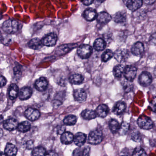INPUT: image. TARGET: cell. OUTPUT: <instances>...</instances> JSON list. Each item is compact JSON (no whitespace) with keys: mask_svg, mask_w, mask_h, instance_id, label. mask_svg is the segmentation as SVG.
Listing matches in <instances>:
<instances>
[{"mask_svg":"<svg viewBox=\"0 0 156 156\" xmlns=\"http://www.w3.org/2000/svg\"><path fill=\"white\" fill-rule=\"evenodd\" d=\"M19 23L14 20H9L4 22L2 24L3 31L8 34H14L18 31Z\"/></svg>","mask_w":156,"mask_h":156,"instance_id":"obj_1","label":"cell"},{"mask_svg":"<svg viewBox=\"0 0 156 156\" xmlns=\"http://www.w3.org/2000/svg\"><path fill=\"white\" fill-rule=\"evenodd\" d=\"M103 133L99 129L92 130L89 133L88 137V143L92 145H98L102 142Z\"/></svg>","mask_w":156,"mask_h":156,"instance_id":"obj_2","label":"cell"},{"mask_svg":"<svg viewBox=\"0 0 156 156\" xmlns=\"http://www.w3.org/2000/svg\"><path fill=\"white\" fill-rule=\"evenodd\" d=\"M92 53L93 48L89 44H82L77 50V55L83 59H86L90 57Z\"/></svg>","mask_w":156,"mask_h":156,"instance_id":"obj_3","label":"cell"},{"mask_svg":"<svg viewBox=\"0 0 156 156\" xmlns=\"http://www.w3.org/2000/svg\"><path fill=\"white\" fill-rule=\"evenodd\" d=\"M137 124L140 128L148 130L153 127V123L151 119L146 115H141L137 120Z\"/></svg>","mask_w":156,"mask_h":156,"instance_id":"obj_4","label":"cell"},{"mask_svg":"<svg viewBox=\"0 0 156 156\" xmlns=\"http://www.w3.org/2000/svg\"><path fill=\"white\" fill-rule=\"evenodd\" d=\"M137 72V70L136 66L131 65L127 66L125 67L123 75L126 80L131 82L136 78Z\"/></svg>","mask_w":156,"mask_h":156,"instance_id":"obj_5","label":"cell"},{"mask_svg":"<svg viewBox=\"0 0 156 156\" xmlns=\"http://www.w3.org/2000/svg\"><path fill=\"white\" fill-rule=\"evenodd\" d=\"M57 41V35L53 33L47 34L41 40L43 45L48 46V47H52L55 46L56 44Z\"/></svg>","mask_w":156,"mask_h":156,"instance_id":"obj_6","label":"cell"},{"mask_svg":"<svg viewBox=\"0 0 156 156\" xmlns=\"http://www.w3.org/2000/svg\"><path fill=\"white\" fill-rule=\"evenodd\" d=\"M78 46L77 44H69L60 45L57 47L55 51V53L58 55H64L69 52Z\"/></svg>","mask_w":156,"mask_h":156,"instance_id":"obj_7","label":"cell"},{"mask_svg":"<svg viewBox=\"0 0 156 156\" xmlns=\"http://www.w3.org/2000/svg\"><path fill=\"white\" fill-rule=\"evenodd\" d=\"M114 57L119 62H124L129 57V52L127 49H118L115 52Z\"/></svg>","mask_w":156,"mask_h":156,"instance_id":"obj_8","label":"cell"},{"mask_svg":"<svg viewBox=\"0 0 156 156\" xmlns=\"http://www.w3.org/2000/svg\"><path fill=\"white\" fill-rule=\"evenodd\" d=\"M138 81L140 85L144 87L148 86L152 82V76L148 72L144 71L139 76Z\"/></svg>","mask_w":156,"mask_h":156,"instance_id":"obj_9","label":"cell"},{"mask_svg":"<svg viewBox=\"0 0 156 156\" xmlns=\"http://www.w3.org/2000/svg\"><path fill=\"white\" fill-rule=\"evenodd\" d=\"M25 117L27 119L31 121H34L38 119L41 116L40 111L35 108H27L25 112Z\"/></svg>","mask_w":156,"mask_h":156,"instance_id":"obj_10","label":"cell"},{"mask_svg":"<svg viewBox=\"0 0 156 156\" xmlns=\"http://www.w3.org/2000/svg\"><path fill=\"white\" fill-rule=\"evenodd\" d=\"M126 6L131 11H136L141 8L143 4V2L140 0H130L124 1Z\"/></svg>","mask_w":156,"mask_h":156,"instance_id":"obj_11","label":"cell"},{"mask_svg":"<svg viewBox=\"0 0 156 156\" xmlns=\"http://www.w3.org/2000/svg\"><path fill=\"white\" fill-rule=\"evenodd\" d=\"M73 95L75 100L79 103L85 102L87 98L86 92L83 89H76L74 91Z\"/></svg>","mask_w":156,"mask_h":156,"instance_id":"obj_12","label":"cell"},{"mask_svg":"<svg viewBox=\"0 0 156 156\" xmlns=\"http://www.w3.org/2000/svg\"><path fill=\"white\" fill-rule=\"evenodd\" d=\"M48 83L47 79L44 77L38 78L34 83V87L38 91L43 92L47 89Z\"/></svg>","mask_w":156,"mask_h":156,"instance_id":"obj_13","label":"cell"},{"mask_svg":"<svg viewBox=\"0 0 156 156\" xmlns=\"http://www.w3.org/2000/svg\"><path fill=\"white\" fill-rule=\"evenodd\" d=\"M19 123L18 120L14 118H9L3 122V127L9 131H12L18 127Z\"/></svg>","mask_w":156,"mask_h":156,"instance_id":"obj_14","label":"cell"},{"mask_svg":"<svg viewBox=\"0 0 156 156\" xmlns=\"http://www.w3.org/2000/svg\"><path fill=\"white\" fill-rule=\"evenodd\" d=\"M33 94L32 88L29 87H24L20 90L19 97L21 100H25L30 98Z\"/></svg>","mask_w":156,"mask_h":156,"instance_id":"obj_15","label":"cell"},{"mask_svg":"<svg viewBox=\"0 0 156 156\" xmlns=\"http://www.w3.org/2000/svg\"><path fill=\"white\" fill-rule=\"evenodd\" d=\"M112 18L110 14L106 12H99L98 14L97 20L98 23L100 24H107L108 22L111 21Z\"/></svg>","mask_w":156,"mask_h":156,"instance_id":"obj_16","label":"cell"},{"mask_svg":"<svg viewBox=\"0 0 156 156\" xmlns=\"http://www.w3.org/2000/svg\"><path fill=\"white\" fill-rule=\"evenodd\" d=\"M131 51L134 55L140 56L144 51V44L140 42L136 43L132 46Z\"/></svg>","mask_w":156,"mask_h":156,"instance_id":"obj_17","label":"cell"},{"mask_svg":"<svg viewBox=\"0 0 156 156\" xmlns=\"http://www.w3.org/2000/svg\"><path fill=\"white\" fill-rule=\"evenodd\" d=\"M86 140V135L82 132H78L75 135L73 141L76 145L80 147L85 144Z\"/></svg>","mask_w":156,"mask_h":156,"instance_id":"obj_18","label":"cell"},{"mask_svg":"<svg viewBox=\"0 0 156 156\" xmlns=\"http://www.w3.org/2000/svg\"><path fill=\"white\" fill-rule=\"evenodd\" d=\"M90 150L89 146L77 148L73 151V156H90Z\"/></svg>","mask_w":156,"mask_h":156,"instance_id":"obj_19","label":"cell"},{"mask_svg":"<svg viewBox=\"0 0 156 156\" xmlns=\"http://www.w3.org/2000/svg\"><path fill=\"white\" fill-rule=\"evenodd\" d=\"M84 17L88 21H93L97 18L98 14L95 10L92 8H88L85 10Z\"/></svg>","mask_w":156,"mask_h":156,"instance_id":"obj_20","label":"cell"},{"mask_svg":"<svg viewBox=\"0 0 156 156\" xmlns=\"http://www.w3.org/2000/svg\"><path fill=\"white\" fill-rule=\"evenodd\" d=\"M95 111L98 116L105 118L107 116L109 112V108L106 105L101 104L98 107Z\"/></svg>","mask_w":156,"mask_h":156,"instance_id":"obj_21","label":"cell"},{"mask_svg":"<svg viewBox=\"0 0 156 156\" xmlns=\"http://www.w3.org/2000/svg\"><path fill=\"white\" fill-rule=\"evenodd\" d=\"M69 80V82L72 84L79 85L83 83L84 78L80 74H74L70 76Z\"/></svg>","mask_w":156,"mask_h":156,"instance_id":"obj_22","label":"cell"},{"mask_svg":"<svg viewBox=\"0 0 156 156\" xmlns=\"http://www.w3.org/2000/svg\"><path fill=\"white\" fill-rule=\"evenodd\" d=\"M81 116L84 119L91 120L96 118L97 116V115L96 113V111L92 109H86L82 111Z\"/></svg>","mask_w":156,"mask_h":156,"instance_id":"obj_23","label":"cell"},{"mask_svg":"<svg viewBox=\"0 0 156 156\" xmlns=\"http://www.w3.org/2000/svg\"><path fill=\"white\" fill-rule=\"evenodd\" d=\"M74 136L70 132H65L61 137V142L65 145H69L73 141Z\"/></svg>","mask_w":156,"mask_h":156,"instance_id":"obj_24","label":"cell"},{"mask_svg":"<svg viewBox=\"0 0 156 156\" xmlns=\"http://www.w3.org/2000/svg\"><path fill=\"white\" fill-rule=\"evenodd\" d=\"M19 88L15 84H12L9 88V95L10 99L12 100L16 99L19 94Z\"/></svg>","mask_w":156,"mask_h":156,"instance_id":"obj_25","label":"cell"},{"mask_svg":"<svg viewBox=\"0 0 156 156\" xmlns=\"http://www.w3.org/2000/svg\"><path fill=\"white\" fill-rule=\"evenodd\" d=\"M126 104L123 101H119L116 103L113 108V112L116 115H120L126 110Z\"/></svg>","mask_w":156,"mask_h":156,"instance_id":"obj_26","label":"cell"},{"mask_svg":"<svg viewBox=\"0 0 156 156\" xmlns=\"http://www.w3.org/2000/svg\"><path fill=\"white\" fill-rule=\"evenodd\" d=\"M18 152V149L12 143H8L5 149V153L8 156H16Z\"/></svg>","mask_w":156,"mask_h":156,"instance_id":"obj_27","label":"cell"},{"mask_svg":"<svg viewBox=\"0 0 156 156\" xmlns=\"http://www.w3.org/2000/svg\"><path fill=\"white\" fill-rule=\"evenodd\" d=\"M43 46L41 41L39 38H35L32 39L28 43V46L33 50H40Z\"/></svg>","mask_w":156,"mask_h":156,"instance_id":"obj_28","label":"cell"},{"mask_svg":"<svg viewBox=\"0 0 156 156\" xmlns=\"http://www.w3.org/2000/svg\"><path fill=\"white\" fill-rule=\"evenodd\" d=\"M127 15L124 11H119L116 13L114 17V20L118 23H123L126 21Z\"/></svg>","mask_w":156,"mask_h":156,"instance_id":"obj_29","label":"cell"},{"mask_svg":"<svg viewBox=\"0 0 156 156\" xmlns=\"http://www.w3.org/2000/svg\"><path fill=\"white\" fill-rule=\"evenodd\" d=\"M106 46V43L102 38H98L94 43V48L96 51H100L105 50Z\"/></svg>","mask_w":156,"mask_h":156,"instance_id":"obj_30","label":"cell"},{"mask_svg":"<svg viewBox=\"0 0 156 156\" xmlns=\"http://www.w3.org/2000/svg\"><path fill=\"white\" fill-rule=\"evenodd\" d=\"M31 128V125L29 121H24L21 122L18 125L17 129L20 132L25 133L28 132Z\"/></svg>","mask_w":156,"mask_h":156,"instance_id":"obj_31","label":"cell"},{"mask_svg":"<svg viewBox=\"0 0 156 156\" xmlns=\"http://www.w3.org/2000/svg\"><path fill=\"white\" fill-rule=\"evenodd\" d=\"M125 67L122 65H118L114 67L113 73L114 76L117 78H120L124 75Z\"/></svg>","mask_w":156,"mask_h":156,"instance_id":"obj_32","label":"cell"},{"mask_svg":"<svg viewBox=\"0 0 156 156\" xmlns=\"http://www.w3.org/2000/svg\"><path fill=\"white\" fill-rule=\"evenodd\" d=\"M108 126H109V129L112 133L115 134V133H116L117 132H119L120 125L117 120L115 119H111L110 122H109Z\"/></svg>","mask_w":156,"mask_h":156,"instance_id":"obj_33","label":"cell"},{"mask_svg":"<svg viewBox=\"0 0 156 156\" xmlns=\"http://www.w3.org/2000/svg\"><path fill=\"white\" fill-rule=\"evenodd\" d=\"M46 149L42 146H38L34 148L32 152V156H45Z\"/></svg>","mask_w":156,"mask_h":156,"instance_id":"obj_34","label":"cell"},{"mask_svg":"<svg viewBox=\"0 0 156 156\" xmlns=\"http://www.w3.org/2000/svg\"><path fill=\"white\" fill-rule=\"evenodd\" d=\"M77 118L74 115H69L65 118L63 120L64 124L66 126H73L76 123Z\"/></svg>","mask_w":156,"mask_h":156,"instance_id":"obj_35","label":"cell"},{"mask_svg":"<svg viewBox=\"0 0 156 156\" xmlns=\"http://www.w3.org/2000/svg\"><path fill=\"white\" fill-rule=\"evenodd\" d=\"M114 55V54L112 51L109 49H108V50H106L102 54V56H101L102 61L104 62H106L110 60Z\"/></svg>","mask_w":156,"mask_h":156,"instance_id":"obj_36","label":"cell"},{"mask_svg":"<svg viewBox=\"0 0 156 156\" xmlns=\"http://www.w3.org/2000/svg\"><path fill=\"white\" fill-rule=\"evenodd\" d=\"M129 123L126 122H122L120 126L119 133L120 135H125L129 130Z\"/></svg>","mask_w":156,"mask_h":156,"instance_id":"obj_37","label":"cell"},{"mask_svg":"<svg viewBox=\"0 0 156 156\" xmlns=\"http://www.w3.org/2000/svg\"><path fill=\"white\" fill-rule=\"evenodd\" d=\"M133 156H148L144 149L140 147H136L133 153Z\"/></svg>","mask_w":156,"mask_h":156,"instance_id":"obj_38","label":"cell"},{"mask_svg":"<svg viewBox=\"0 0 156 156\" xmlns=\"http://www.w3.org/2000/svg\"><path fill=\"white\" fill-rule=\"evenodd\" d=\"M123 89L126 93H129L133 90V85L131 82L126 80V81L124 82L123 83Z\"/></svg>","mask_w":156,"mask_h":156,"instance_id":"obj_39","label":"cell"},{"mask_svg":"<svg viewBox=\"0 0 156 156\" xmlns=\"http://www.w3.org/2000/svg\"><path fill=\"white\" fill-rule=\"evenodd\" d=\"M131 138L134 141L139 142L141 141V136L138 131H134L131 133Z\"/></svg>","mask_w":156,"mask_h":156,"instance_id":"obj_40","label":"cell"},{"mask_svg":"<svg viewBox=\"0 0 156 156\" xmlns=\"http://www.w3.org/2000/svg\"><path fill=\"white\" fill-rule=\"evenodd\" d=\"M66 129V128L64 125L58 126L56 129L57 134H59V135H62L65 132Z\"/></svg>","mask_w":156,"mask_h":156,"instance_id":"obj_41","label":"cell"},{"mask_svg":"<svg viewBox=\"0 0 156 156\" xmlns=\"http://www.w3.org/2000/svg\"><path fill=\"white\" fill-rule=\"evenodd\" d=\"M150 106L152 111L156 114V97L151 101Z\"/></svg>","mask_w":156,"mask_h":156,"instance_id":"obj_42","label":"cell"},{"mask_svg":"<svg viewBox=\"0 0 156 156\" xmlns=\"http://www.w3.org/2000/svg\"><path fill=\"white\" fill-rule=\"evenodd\" d=\"M14 75L16 76H20L21 75V69L20 66H15L13 69Z\"/></svg>","mask_w":156,"mask_h":156,"instance_id":"obj_43","label":"cell"},{"mask_svg":"<svg viewBox=\"0 0 156 156\" xmlns=\"http://www.w3.org/2000/svg\"><path fill=\"white\" fill-rule=\"evenodd\" d=\"M150 42L151 44L156 45V32L151 34L150 37Z\"/></svg>","mask_w":156,"mask_h":156,"instance_id":"obj_44","label":"cell"},{"mask_svg":"<svg viewBox=\"0 0 156 156\" xmlns=\"http://www.w3.org/2000/svg\"><path fill=\"white\" fill-rule=\"evenodd\" d=\"M34 147V141L30 140L27 141L26 143V148L28 149H31Z\"/></svg>","mask_w":156,"mask_h":156,"instance_id":"obj_45","label":"cell"},{"mask_svg":"<svg viewBox=\"0 0 156 156\" xmlns=\"http://www.w3.org/2000/svg\"><path fill=\"white\" fill-rule=\"evenodd\" d=\"M7 83V79L3 76L1 75V87H3L4 86L6 85Z\"/></svg>","mask_w":156,"mask_h":156,"instance_id":"obj_46","label":"cell"},{"mask_svg":"<svg viewBox=\"0 0 156 156\" xmlns=\"http://www.w3.org/2000/svg\"><path fill=\"white\" fill-rule=\"evenodd\" d=\"M45 156H58V155L55 151L51 150L46 152Z\"/></svg>","mask_w":156,"mask_h":156,"instance_id":"obj_47","label":"cell"},{"mask_svg":"<svg viewBox=\"0 0 156 156\" xmlns=\"http://www.w3.org/2000/svg\"><path fill=\"white\" fill-rule=\"evenodd\" d=\"M119 156H129L128 154V151H127V149H125L122 150Z\"/></svg>","mask_w":156,"mask_h":156,"instance_id":"obj_48","label":"cell"},{"mask_svg":"<svg viewBox=\"0 0 156 156\" xmlns=\"http://www.w3.org/2000/svg\"><path fill=\"white\" fill-rule=\"evenodd\" d=\"M94 2V1H82V2H83V4L86 6H89L92 4Z\"/></svg>","mask_w":156,"mask_h":156,"instance_id":"obj_49","label":"cell"},{"mask_svg":"<svg viewBox=\"0 0 156 156\" xmlns=\"http://www.w3.org/2000/svg\"><path fill=\"white\" fill-rule=\"evenodd\" d=\"M1 156H8L5 153H3V152H1Z\"/></svg>","mask_w":156,"mask_h":156,"instance_id":"obj_50","label":"cell"}]
</instances>
